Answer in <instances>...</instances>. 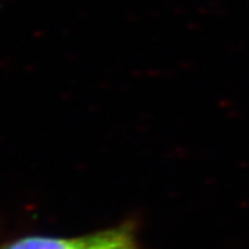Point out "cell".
Listing matches in <instances>:
<instances>
[{
    "label": "cell",
    "instance_id": "obj_1",
    "mask_svg": "<svg viewBox=\"0 0 249 249\" xmlns=\"http://www.w3.org/2000/svg\"><path fill=\"white\" fill-rule=\"evenodd\" d=\"M0 249H142L133 224L126 223L112 229L76 235H21L0 242Z\"/></svg>",
    "mask_w": 249,
    "mask_h": 249
}]
</instances>
